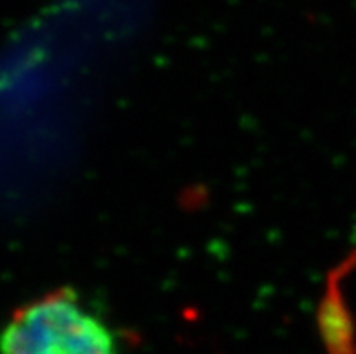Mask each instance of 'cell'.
Instances as JSON below:
<instances>
[{
    "mask_svg": "<svg viewBox=\"0 0 356 354\" xmlns=\"http://www.w3.org/2000/svg\"><path fill=\"white\" fill-rule=\"evenodd\" d=\"M0 354H120L114 332L72 289L18 307L0 332Z\"/></svg>",
    "mask_w": 356,
    "mask_h": 354,
    "instance_id": "cell-1",
    "label": "cell"
}]
</instances>
